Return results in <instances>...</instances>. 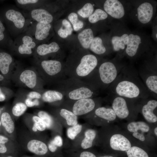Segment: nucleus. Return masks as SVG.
Wrapping results in <instances>:
<instances>
[{"label":"nucleus","instance_id":"obj_55","mask_svg":"<svg viewBox=\"0 0 157 157\" xmlns=\"http://www.w3.org/2000/svg\"><path fill=\"white\" fill-rule=\"evenodd\" d=\"M1 126V122L0 120V127Z\"/></svg>","mask_w":157,"mask_h":157},{"label":"nucleus","instance_id":"obj_45","mask_svg":"<svg viewBox=\"0 0 157 157\" xmlns=\"http://www.w3.org/2000/svg\"><path fill=\"white\" fill-rule=\"evenodd\" d=\"M52 139L55 144L58 147H60L63 145L62 139L60 135H56Z\"/></svg>","mask_w":157,"mask_h":157},{"label":"nucleus","instance_id":"obj_31","mask_svg":"<svg viewBox=\"0 0 157 157\" xmlns=\"http://www.w3.org/2000/svg\"><path fill=\"white\" fill-rule=\"evenodd\" d=\"M94 113L99 117L109 121H113L116 117L114 111L111 108L99 107L95 109Z\"/></svg>","mask_w":157,"mask_h":157},{"label":"nucleus","instance_id":"obj_30","mask_svg":"<svg viewBox=\"0 0 157 157\" xmlns=\"http://www.w3.org/2000/svg\"><path fill=\"white\" fill-rule=\"evenodd\" d=\"M64 97L63 94L59 91L49 90L43 93L41 98L43 101L51 103L61 101L63 99Z\"/></svg>","mask_w":157,"mask_h":157},{"label":"nucleus","instance_id":"obj_27","mask_svg":"<svg viewBox=\"0 0 157 157\" xmlns=\"http://www.w3.org/2000/svg\"><path fill=\"white\" fill-rule=\"evenodd\" d=\"M13 42L10 35L0 17V46L10 49Z\"/></svg>","mask_w":157,"mask_h":157},{"label":"nucleus","instance_id":"obj_38","mask_svg":"<svg viewBox=\"0 0 157 157\" xmlns=\"http://www.w3.org/2000/svg\"><path fill=\"white\" fill-rule=\"evenodd\" d=\"M108 17V15L104 10L97 8L88 17V20L90 23H95L99 21L106 19Z\"/></svg>","mask_w":157,"mask_h":157},{"label":"nucleus","instance_id":"obj_43","mask_svg":"<svg viewBox=\"0 0 157 157\" xmlns=\"http://www.w3.org/2000/svg\"><path fill=\"white\" fill-rule=\"evenodd\" d=\"M24 103L27 106L29 107L39 106L40 104L39 100L37 99H35L33 100L26 98L25 99Z\"/></svg>","mask_w":157,"mask_h":157},{"label":"nucleus","instance_id":"obj_3","mask_svg":"<svg viewBox=\"0 0 157 157\" xmlns=\"http://www.w3.org/2000/svg\"><path fill=\"white\" fill-rule=\"evenodd\" d=\"M56 84L57 90L69 100L92 98L98 94V91L85 82L74 78H67Z\"/></svg>","mask_w":157,"mask_h":157},{"label":"nucleus","instance_id":"obj_37","mask_svg":"<svg viewBox=\"0 0 157 157\" xmlns=\"http://www.w3.org/2000/svg\"><path fill=\"white\" fill-rule=\"evenodd\" d=\"M62 24V26L58 30L57 33L60 37L65 38L72 34L73 29L70 23L67 19H64Z\"/></svg>","mask_w":157,"mask_h":157},{"label":"nucleus","instance_id":"obj_53","mask_svg":"<svg viewBox=\"0 0 157 157\" xmlns=\"http://www.w3.org/2000/svg\"><path fill=\"white\" fill-rule=\"evenodd\" d=\"M99 157H113L112 156H100Z\"/></svg>","mask_w":157,"mask_h":157},{"label":"nucleus","instance_id":"obj_16","mask_svg":"<svg viewBox=\"0 0 157 157\" xmlns=\"http://www.w3.org/2000/svg\"><path fill=\"white\" fill-rule=\"evenodd\" d=\"M74 101L75 102L72 106V112L77 116L90 112L95 107V101L92 98H84Z\"/></svg>","mask_w":157,"mask_h":157},{"label":"nucleus","instance_id":"obj_34","mask_svg":"<svg viewBox=\"0 0 157 157\" xmlns=\"http://www.w3.org/2000/svg\"><path fill=\"white\" fill-rule=\"evenodd\" d=\"M60 116L64 118L69 126H73L78 124L77 117L72 112L65 108H61L59 110Z\"/></svg>","mask_w":157,"mask_h":157},{"label":"nucleus","instance_id":"obj_18","mask_svg":"<svg viewBox=\"0 0 157 157\" xmlns=\"http://www.w3.org/2000/svg\"><path fill=\"white\" fill-rule=\"evenodd\" d=\"M104 8L108 15L115 19L122 18L125 14L124 6L118 0H106L104 3Z\"/></svg>","mask_w":157,"mask_h":157},{"label":"nucleus","instance_id":"obj_5","mask_svg":"<svg viewBox=\"0 0 157 157\" xmlns=\"http://www.w3.org/2000/svg\"><path fill=\"white\" fill-rule=\"evenodd\" d=\"M17 141L21 149L42 157L51 156L47 143L42 136L31 133L28 130H23L17 135Z\"/></svg>","mask_w":157,"mask_h":157},{"label":"nucleus","instance_id":"obj_24","mask_svg":"<svg viewBox=\"0 0 157 157\" xmlns=\"http://www.w3.org/2000/svg\"><path fill=\"white\" fill-rule=\"evenodd\" d=\"M37 75L34 71L30 69L24 70L20 74L19 79L28 87L34 88L37 83Z\"/></svg>","mask_w":157,"mask_h":157},{"label":"nucleus","instance_id":"obj_7","mask_svg":"<svg viewBox=\"0 0 157 157\" xmlns=\"http://www.w3.org/2000/svg\"><path fill=\"white\" fill-rule=\"evenodd\" d=\"M45 81L56 84L67 78L65 66L61 62L55 59H35Z\"/></svg>","mask_w":157,"mask_h":157},{"label":"nucleus","instance_id":"obj_13","mask_svg":"<svg viewBox=\"0 0 157 157\" xmlns=\"http://www.w3.org/2000/svg\"><path fill=\"white\" fill-rule=\"evenodd\" d=\"M0 120L3 134L13 140L17 141L15 120L12 115L8 112H4L1 114Z\"/></svg>","mask_w":157,"mask_h":157},{"label":"nucleus","instance_id":"obj_32","mask_svg":"<svg viewBox=\"0 0 157 157\" xmlns=\"http://www.w3.org/2000/svg\"><path fill=\"white\" fill-rule=\"evenodd\" d=\"M37 115L40 117L44 122L46 128L56 130L57 123L55 119L47 112L40 110L37 113Z\"/></svg>","mask_w":157,"mask_h":157},{"label":"nucleus","instance_id":"obj_9","mask_svg":"<svg viewBox=\"0 0 157 157\" xmlns=\"http://www.w3.org/2000/svg\"><path fill=\"white\" fill-rule=\"evenodd\" d=\"M52 28L51 23L45 24L31 20L24 32L31 36L38 45L48 39Z\"/></svg>","mask_w":157,"mask_h":157},{"label":"nucleus","instance_id":"obj_14","mask_svg":"<svg viewBox=\"0 0 157 157\" xmlns=\"http://www.w3.org/2000/svg\"><path fill=\"white\" fill-rule=\"evenodd\" d=\"M142 42L140 35L131 33L129 34L128 43L124 51L125 54L130 58H135L140 54Z\"/></svg>","mask_w":157,"mask_h":157},{"label":"nucleus","instance_id":"obj_42","mask_svg":"<svg viewBox=\"0 0 157 157\" xmlns=\"http://www.w3.org/2000/svg\"><path fill=\"white\" fill-rule=\"evenodd\" d=\"M82 129V126L78 124L69 128L67 131L68 137L71 140H74L81 132Z\"/></svg>","mask_w":157,"mask_h":157},{"label":"nucleus","instance_id":"obj_29","mask_svg":"<svg viewBox=\"0 0 157 157\" xmlns=\"http://www.w3.org/2000/svg\"><path fill=\"white\" fill-rule=\"evenodd\" d=\"M78 38L83 48L85 49L89 48L94 38L92 30L90 28L84 29L78 34Z\"/></svg>","mask_w":157,"mask_h":157},{"label":"nucleus","instance_id":"obj_17","mask_svg":"<svg viewBox=\"0 0 157 157\" xmlns=\"http://www.w3.org/2000/svg\"><path fill=\"white\" fill-rule=\"evenodd\" d=\"M112 103V108L116 116L121 119L127 118L130 114V110L125 97L114 95Z\"/></svg>","mask_w":157,"mask_h":157},{"label":"nucleus","instance_id":"obj_8","mask_svg":"<svg viewBox=\"0 0 157 157\" xmlns=\"http://www.w3.org/2000/svg\"><path fill=\"white\" fill-rule=\"evenodd\" d=\"M38 45L31 36L24 32L15 38L10 49L19 55L30 56L33 54Z\"/></svg>","mask_w":157,"mask_h":157},{"label":"nucleus","instance_id":"obj_28","mask_svg":"<svg viewBox=\"0 0 157 157\" xmlns=\"http://www.w3.org/2000/svg\"><path fill=\"white\" fill-rule=\"evenodd\" d=\"M17 6L23 10L29 11L44 6L43 1L39 0H16Z\"/></svg>","mask_w":157,"mask_h":157},{"label":"nucleus","instance_id":"obj_2","mask_svg":"<svg viewBox=\"0 0 157 157\" xmlns=\"http://www.w3.org/2000/svg\"><path fill=\"white\" fill-rule=\"evenodd\" d=\"M124 66L115 60L104 61L98 65L83 81L96 90H105L114 81Z\"/></svg>","mask_w":157,"mask_h":157},{"label":"nucleus","instance_id":"obj_50","mask_svg":"<svg viewBox=\"0 0 157 157\" xmlns=\"http://www.w3.org/2000/svg\"><path fill=\"white\" fill-rule=\"evenodd\" d=\"M22 157H42L38 156H37L36 155H35L34 156H22Z\"/></svg>","mask_w":157,"mask_h":157},{"label":"nucleus","instance_id":"obj_47","mask_svg":"<svg viewBox=\"0 0 157 157\" xmlns=\"http://www.w3.org/2000/svg\"><path fill=\"white\" fill-rule=\"evenodd\" d=\"M18 155L13 154H0V157H18Z\"/></svg>","mask_w":157,"mask_h":157},{"label":"nucleus","instance_id":"obj_15","mask_svg":"<svg viewBox=\"0 0 157 157\" xmlns=\"http://www.w3.org/2000/svg\"><path fill=\"white\" fill-rule=\"evenodd\" d=\"M155 12V8L153 3L148 1L143 2L137 9L138 19L142 24H147L152 20Z\"/></svg>","mask_w":157,"mask_h":157},{"label":"nucleus","instance_id":"obj_39","mask_svg":"<svg viewBox=\"0 0 157 157\" xmlns=\"http://www.w3.org/2000/svg\"><path fill=\"white\" fill-rule=\"evenodd\" d=\"M127 154L128 157H149L145 151L137 146L131 147L127 151Z\"/></svg>","mask_w":157,"mask_h":157},{"label":"nucleus","instance_id":"obj_19","mask_svg":"<svg viewBox=\"0 0 157 157\" xmlns=\"http://www.w3.org/2000/svg\"><path fill=\"white\" fill-rule=\"evenodd\" d=\"M21 148L17 141L3 133H0V154L18 155Z\"/></svg>","mask_w":157,"mask_h":157},{"label":"nucleus","instance_id":"obj_4","mask_svg":"<svg viewBox=\"0 0 157 157\" xmlns=\"http://www.w3.org/2000/svg\"><path fill=\"white\" fill-rule=\"evenodd\" d=\"M0 17L10 35L15 38L25 32L31 21L26 18L22 11L14 6L0 8Z\"/></svg>","mask_w":157,"mask_h":157},{"label":"nucleus","instance_id":"obj_12","mask_svg":"<svg viewBox=\"0 0 157 157\" xmlns=\"http://www.w3.org/2000/svg\"><path fill=\"white\" fill-rule=\"evenodd\" d=\"M23 119L28 131L35 135L42 136L40 133L45 130L46 127L40 117L37 115L26 114L23 116Z\"/></svg>","mask_w":157,"mask_h":157},{"label":"nucleus","instance_id":"obj_23","mask_svg":"<svg viewBox=\"0 0 157 157\" xmlns=\"http://www.w3.org/2000/svg\"><path fill=\"white\" fill-rule=\"evenodd\" d=\"M157 107V101L150 99L142 107L141 111L145 120L150 123H154L157 121V117L154 111Z\"/></svg>","mask_w":157,"mask_h":157},{"label":"nucleus","instance_id":"obj_6","mask_svg":"<svg viewBox=\"0 0 157 157\" xmlns=\"http://www.w3.org/2000/svg\"><path fill=\"white\" fill-rule=\"evenodd\" d=\"M78 63L67 64L65 66V73L68 78L83 81L95 69L98 64L97 57L92 54L83 55Z\"/></svg>","mask_w":157,"mask_h":157},{"label":"nucleus","instance_id":"obj_44","mask_svg":"<svg viewBox=\"0 0 157 157\" xmlns=\"http://www.w3.org/2000/svg\"><path fill=\"white\" fill-rule=\"evenodd\" d=\"M42 95L38 92L36 91H31L27 96V98L32 100L35 99H39L41 98Z\"/></svg>","mask_w":157,"mask_h":157},{"label":"nucleus","instance_id":"obj_52","mask_svg":"<svg viewBox=\"0 0 157 157\" xmlns=\"http://www.w3.org/2000/svg\"><path fill=\"white\" fill-rule=\"evenodd\" d=\"M0 133H3V129L1 126L0 127Z\"/></svg>","mask_w":157,"mask_h":157},{"label":"nucleus","instance_id":"obj_22","mask_svg":"<svg viewBox=\"0 0 157 157\" xmlns=\"http://www.w3.org/2000/svg\"><path fill=\"white\" fill-rule=\"evenodd\" d=\"M110 144L112 149L117 151H127L131 147V143L129 140L119 134H114L111 137Z\"/></svg>","mask_w":157,"mask_h":157},{"label":"nucleus","instance_id":"obj_20","mask_svg":"<svg viewBox=\"0 0 157 157\" xmlns=\"http://www.w3.org/2000/svg\"><path fill=\"white\" fill-rule=\"evenodd\" d=\"M60 48L56 42H52L49 44L42 43L38 45L33 53L35 59H40L50 54L56 53Z\"/></svg>","mask_w":157,"mask_h":157},{"label":"nucleus","instance_id":"obj_54","mask_svg":"<svg viewBox=\"0 0 157 157\" xmlns=\"http://www.w3.org/2000/svg\"><path fill=\"white\" fill-rule=\"evenodd\" d=\"M1 114V109L0 108V118Z\"/></svg>","mask_w":157,"mask_h":157},{"label":"nucleus","instance_id":"obj_11","mask_svg":"<svg viewBox=\"0 0 157 157\" xmlns=\"http://www.w3.org/2000/svg\"><path fill=\"white\" fill-rule=\"evenodd\" d=\"M139 75L150 95L156 97L157 95V74L156 69L148 68L139 71Z\"/></svg>","mask_w":157,"mask_h":157},{"label":"nucleus","instance_id":"obj_48","mask_svg":"<svg viewBox=\"0 0 157 157\" xmlns=\"http://www.w3.org/2000/svg\"><path fill=\"white\" fill-rule=\"evenodd\" d=\"M6 99V96L2 92L0 88V101H4Z\"/></svg>","mask_w":157,"mask_h":157},{"label":"nucleus","instance_id":"obj_35","mask_svg":"<svg viewBox=\"0 0 157 157\" xmlns=\"http://www.w3.org/2000/svg\"><path fill=\"white\" fill-rule=\"evenodd\" d=\"M95 131L92 129H88L85 132V138L81 143V147L86 149L91 147L93 144V142L96 136Z\"/></svg>","mask_w":157,"mask_h":157},{"label":"nucleus","instance_id":"obj_33","mask_svg":"<svg viewBox=\"0 0 157 157\" xmlns=\"http://www.w3.org/2000/svg\"><path fill=\"white\" fill-rule=\"evenodd\" d=\"M89 48L92 51L98 55L103 54L106 50L102 39L99 37L94 38Z\"/></svg>","mask_w":157,"mask_h":157},{"label":"nucleus","instance_id":"obj_46","mask_svg":"<svg viewBox=\"0 0 157 157\" xmlns=\"http://www.w3.org/2000/svg\"><path fill=\"white\" fill-rule=\"evenodd\" d=\"M79 157H96L95 155L92 153L88 151H84L81 152Z\"/></svg>","mask_w":157,"mask_h":157},{"label":"nucleus","instance_id":"obj_25","mask_svg":"<svg viewBox=\"0 0 157 157\" xmlns=\"http://www.w3.org/2000/svg\"><path fill=\"white\" fill-rule=\"evenodd\" d=\"M129 34L125 33L121 35L112 37L111 42L113 51L115 52L124 51L128 40Z\"/></svg>","mask_w":157,"mask_h":157},{"label":"nucleus","instance_id":"obj_41","mask_svg":"<svg viewBox=\"0 0 157 157\" xmlns=\"http://www.w3.org/2000/svg\"><path fill=\"white\" fill-rule=\"evenodd\" d=\"M94 10L93 5L90 3H87L78 11L77 13L83 18H88L92 14Z\"/></svg>","mask_w":157,"mask_h":157},{"label":"nucleus","instance_id":"obj_49","mask_svg":"<svg viewBox=\"0 0 157 157\" xmlns=\"http://www.w3.org/2000/svg\"><path fill=\"white\" fill-rule=\"evenodd\" d=\"M154 132L156 136L157 135V127H156L154 129Z\"/></svg>","mask_w":157,"mask_h":157},{"label":"nucleus","instance_id":"obj_36","mask_svg":"<svg viewBox=\"0 0 157 157\" xmlns=\"http://www.w3.org/2000/svg\"><path fill=\"white\" fill-rule=\"evenodd\" d=\"M27 107L23 102H18L13 107L11 114L14 120L17 119L20 116L23 115L26 110Z\"/></svg>","mask_w":157,"mask_h":157},{"label":"nucleus","instance_id":"obj_40","mask_svg":"<svg viewBox=\"0 0 157 157\" xmlns=\"http://www.w3.org/2000/svg\"><path fill=\"white\" fill-rule=\"evenodd\" d=\"M68 18L72 24L75 31H78L83 27V23L79 20L78 15L76 13H71L68 15Z\"/></svg>","mask_w":157,"mask_h":157},{"label":"nucleus","instance_id":"obj_10","mask_svg":"<svg viewBox=\"0 0 157 157\" xmlns=\"http://www.w3.org/2000/svg\"><path fill=\"white\" fill-rule=\"evenodd\" d=\"M22 12L26 18L38 22L51 24L54 20L53 15L44 6L29 11L22 10Z\"/></svg>","mask_w":157,"mask_h":157},{"label":"nucleus","instance_id":"obj_51","mask_svg":"<svg viewBox=\"0 0 157 157\" xmlns=\"http://www.w3.org/2000/svg\"><path fill=\"white\" fill-rule=\"evenodd\" d=\"M4 79V77L1 74H0V81H2Z\"/></svg>","mask_w":157,"mask_h":157},{"label":"nucleus","instance_id":"obj_1","mask_svg":"<svg viewBox=\"0 0 157 157\" xmlns=\"http://www.w3.org/2000/svg\"><path fill=\"white\" fill-rule=\"evenodd\" d=\"M108 88L113 94L130 99L146 98L150 95L138 72L130 66H124Z\"/></svg>","mask_w":157,"mask_h":157},{"label":"nucleus","instance_id":"obj_21","mask_svg":"<svg viewBox=\"0 0 157 157\" xmlns=\"http://www.w3.org/2000/svg\"><path fill=\"white\" fill-rule=\"evenodd\" d=\"M128 130L133 133V136L142 141L145 140L144 133L148 132L150 130L149 125L142 121L133 122L127 125Z\"/></svg>","mask_w":157,"mask_h":157},{"label":"nucleus","instance_id":"obj_26","mask_svg":"<svg viewBox=\"0 0 157 157\" xmlns=\"http://www.w3.org/2000/svg\"><path fill=\"white\" fill-rule=\"evenodd\" d=\"M14 63L11 55L6 52L0 51V71L2 74H7Z\"/></svg>","mask_w":157,"mask_h":157}]
</instances>
